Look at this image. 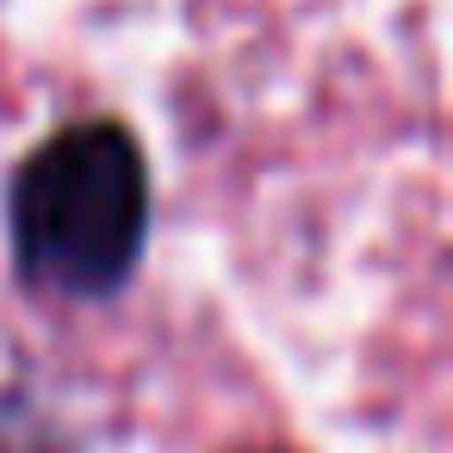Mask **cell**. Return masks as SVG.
<instances>
[{"label":"cell","instance_id":"cell-1","mask_svg":"<svg viewBox=\"0 0 453 453\" xmlns=\"http://www.w3.org/2000/svg\"><path fill=\"white\" fill-rule=\"evenodd\" d=\"M19 280L50 298H112L150 242V168L119 119H81L44 137L7 193Z\"/></svg>","mask_w":453,"mask_h":453},{"label":"cell","instance_id":"cell-2","mask_svg":"<svg viewBox=\"0 0 453 453\" xmlns=\"http://www.w3.org/2000/svg\"><path fill=\"white\" fill-rule=\"evenodd\" d=\"M0 453H63V447H57V428L38 410L0 403Z\"/></svg>","mask_w":453,"mask_h":453},{"label":"cell","instance_id":"cell-3","mask_svg":"<svg viewBox=\"0 0 453 453\" xmlns=\"http://www.w3.org/2000/svg\"><path fill=\"white\" fill-rule=\"evenodd\" d=\"M273 453H280V447H273Z\"/></svg>","mask_w":453,"mask_h":453}]
</instances>
